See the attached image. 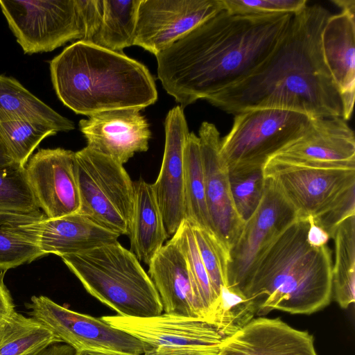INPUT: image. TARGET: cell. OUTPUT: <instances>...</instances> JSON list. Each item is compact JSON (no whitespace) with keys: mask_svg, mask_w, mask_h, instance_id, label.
<instances>
[{"mask_svg":"<svg viewBox=\"0 0 355 355\" xmlns=\"http://www.w3.org/2000/svg\"><path fill=\"white\" fill-rule=\"evenodd\" d=\"M119 234L76 212L40 223L38 246L45 255L76 254L118 241Z\"/></svg>","mask_w":355,"mask_h":355,"instance_id":"obj_22","label":"cell"},{"mask_svg":"<svg viewBox=\"0 0 355 355\" xmlns=\"http://www.w3.org/2000/svg\"><path fill=\"white\" fill-rule=\"evenodd\" d=\"M74 162L78 212L120 236H128L134 182L123 164L87 146L75 152Z\"/></svg>","mask_w":355,"mask_h":355,"instance_id":"obj_7","label":"cell"},{"mask_svg":"<svg viewBox=\"0 0 355 355\" xmlns=\"http://www.w3.org/2000/svg\"><path fill=\"white\" fill-rule=\"evenodd\" d=\"M0 210L28 213L40 210L25 166L16 162L0 166Z\"/></svg>","mask_w":355,"mask_h":355,"instance_id":"obj_33","label":"cell"},{"mask_svg":"<svg viewBox=\"0 0 355 355\" xmlns=\"http://www.w3.org/2000/svg\"><path fill=\"white\" fill-rule=\"evenodd\" d=\"M75 153L61 148L40 149L25 165L37 205L49 218L78 212L80 198Z\"/></svg>","mask_w":355,"mask_h":355,"instance_id":"obj_15","label":"cell"},{"mask_svg":"<svg viewBox=\"0 0 355 355\" xmlns=\"http://www.w3.org/2000/svg\"><path fill=\"white\" fill-rule=\"evenodd\" d=\"M14 120L28 121L56 132L75 128L72 121L44 103L17 80L0 74V123Z\"/></svg>","mask_w":355,"mask_h":355,"instance_id":"obj_25","label":"cell"},{"mask_svg":"<svg viewBox=\"0 0 355 355\" xmlns=\"http://www.w3.org/2000/svg\"><path fill=\"white\" fill-rule=\"evenodd\" d=\"M256 303L235 291L222 286L218 304L209 322L225 337L242 329L257 314Z\"/></svg>","mask_w":355,"mask_h":355,"instance_id":"obj_32","label":"cell"},{"mask_svg":"<svg viewBox=\"0 0 355 355\" xmlns=\"http://www.w3.org/2000/svg\"><path fill=\"white\" fill-rule=\"evenodd\" d=\"M183 163L185 220L214 234L207 205L200 141L194 132L187 137Z\"/></svg>","mask_w":355,"mask_h":355,"instance_id":"obj_26","label":"cell"},{"mask_svg":"<svg viewBox=\"0 0 355 355\" xmlns=\"http://www.w3.org/2000/svg\"><path fill=\"white\" fill-rule=\"evenodd\" d=\"M223 9L232 15L295 14L307 6L306 0H222Z\"/></svg>","mask_w":355,"mask_h":355,"instance_id":"obj_36","label":"cell"},{"mask_svg":"<svg viewBox=\"0 0 355 355\" xmlns=\"http://www.w3.org/2000/svg\"><path fill=\"white\" fill-rule=\"evenodd\" d=\"M332 239V297L342 309H347L355 300V216L340 223Z\"/></svg>","mask_w":355,"mask_h":355,"instance_id":"obj_28","label":"cell"},{"mask_svg":"<svg viewBox=\"0 0 355 355\" xmlns=\"http://www.w3.org/2000/svg\"><path fill=\"white\" fill-rule=\"evenodd\" d=\"M15 162L0 140V166Z\"/></svg>","mask_w":355,"mask_h":355,"instance_id":"obj_43","label":"cell"},{"mask_svg":"<svg viewBox=\"0 0 355 355\" xmlns=\"http://www.w3.org/2000/svg\"><path fill=\"white\" fill-rule=\"evenodd\" d=\"M58 132L26 121L0 123V140L13 161L24 166L40 142Z\"/></svg>","mask_w":355,"mask_h":355,"instance_id":"obj_31","label":"cell"},{"mask_svg":"<svg viewBox=\"0 0 355 355\" xmlns=\"http://www.w3.org/2000/svg\"><path fill=\"white\" fill-rule=\"evenodd\" d=\"M76 350L67 344L55 343L31 355H75Z\"/></svg>","mask_w":355,"mask_h":355,"instance_id":"obj_40","label":"cell"},{"mask_svg":"<svg viewBox=\"0 0 355 355\" xmlns=\"http://www.w3.org/2000/svg\"><path fill=\"white\" fill-rule=\"evenodd\" d=\"M164 129L162 166L152 186L168 238L176 232L185 219L183 157L189 131L182 106H175L168 111Z\"/></svg>","mask_w":355,"mask_h":355,"instance_id":"obj_17","label":"cell"},{"mask_svg":"<svg viewBox=\"0 0 355 355\" xmlns=\"http://www.w3.org/2000/svg\"><path fill=\"white\" fill-rule=\"evenodd\" d=\"M355 14L330 15L321 34L324 62L336 85L343 105V119H350L355 94Z\"/></svg>","mask_w":355,"mask_h":355,"instance_id":"obj_20","label":"cell"},{"mask_svg":"<svg viewBox=\"0 0 355 355\" xmlns=\"http://www.w3.org/2000/svg\"><path fill=\"white\" fill-rule=\"evenodd\" d=\"M55 343L49 329L17 311L0 323V355H31Z\"/></svg>","mask_w":355,"mask_h":355,"instance_id":"obj_30","label":"cell"},{"mask_svg":"<svg viewBox=\"0 0 355 355\" xmlns=\"http://www.w3.org/2000/svg\"><path fill=\"white\" fill-rule=\"evenodd\" d=\"M148 266V275L159 294L163 312L200 318L185 257L173 237L156 253Z\"/></svg>","mask_w":355,"mask_h":355,"instance_id":"obj_21","label":"cell"},{"mask_svg":"<svg viewBox=\"0 0 355 355\" xmlns=\"http://www.w3.org/2000/svg\"><path fill=\"white\" fill-rule=\"evenodd\" d=\"M0 8L25 54L49 52L84 40L78 0H0Z\"/></svg>","mask_w":355,"mask_h":355,"instance_id":"obj_9","label":"cell"},{"mask_svg":"<svg viewBox=\"0 0 355 355\" xmlns=\"http://www.w3.org/2000/svg\"><path fill=\"white\" fill-rule=\"evenodd\" d=\"M219 346L178 351L147 352L143 355H217Z\"/></svg>","mask_w":355,"mask_h":355,"instance_id":"obj_39","label":"cell"},{"mask_svg":"<svg viewBox=\"0 0 355 355\" xmlns=\"http://www.w3.org/2000/svg\"><path fill=\"white\" fill-rule=\"evenodd\" d=\"M270 159L318 167L355 168V137L342 117L312 119L308 130Z\"/></svg>","mask_w":355,"mask_h":355,"instance_id":"obj_16","label":"cell"},{"mask_svg":"<svg viewBox=\"0 0 355 355\" xmlns=\"http://www.w3.org/2000/svg\"><path fill=\"white\" fill-rule=\"evenodd\" d=\"M309 227L307 232V241L313 247L319 248L327 245L330 239L329 234L314 223L311 218H308Z\"/></svg>","mask_w":355,"mask_h":355,"instance_id":"obj_38","label":"cell"},{"mask_svg":"<svg viewBox=\"0 0 355 355\" xmlns=\"http://www.w3.org/2000/svg\"><path fill=\"white\" fill-rule=\"evenodd\" d=\"M75 355H134L128 353L112 352V351H96L84 350L76 352Z\"/></svg>","mask_w":355,"mask_h":355,"instance_id":"obj_42","label":"cell"},{"mask_svg":"<svg viewBox=\"0 0 355 355\" xmlns=\"http://www.w3.org/2000/svg\"><path fill=\"white\" fill-rule=\"evenodd\" d=\"M311 121L304 114L275 108L234 114L230 131L220 141V154L229 172L263 170L274 155L302 136Z\"/></svg>","mask_w":355,"mask_h":355,"instance_id":"obj_6","label":"cell"},{"mask_svg":"<svg viewBox=\"0 0 355 355\" xmlns=\"http://www.w3.org/2000/svg\"><path fill=\"white\" fill-rule=\"evenodd\" d=\"M25 306L30 317L76 352L112 351L143 355L146 351L145 345L139 340L101 318L76 312L46 296L33 295Z\"/></svg>","mask_w":355,"mask_h":355,"instance_id":"obj_10","label":"cell"},{"mask_svg":"<svg viewBox=\"0 0 355 355\" xmlns=\"http://www.w3.org/2000/svg\"><path fill=\"white\" fill-rule=\"evenodd\" d=\"M229 179L235 209L245 222L261 201L266 184L263 170L229 172Z\"/></svg>","mask_w":355,"mask_h":355,"instance_id":"obj_35","label":"cell"},{"mask_svg":"<svg viewBox=\"0 0 355 355\" xmlns=\"http://www.w3.org/2000/svg\"><path fill=\"white\" fill-rule=\"evenodd\" d=\"M330 15L319 4L307 5L294 14L286 35L270 55L247 77L207 101L234 114L275 108L312 119L342 117L341 98L321 47L322 31Z\"/></svg>","mask_w":355,"mask_h":355,"instance_id":"obj_2","label":"cell"},{"mask_svg":"<svg viewBox=\"0 0 355 355\" xmlns=\"http://www.w3.org/2000/svg\"><path fill=\"white\" fill-rule=\"evenodd\" d=\"M293 15L219 11L155 55L163 88L182 107L207 101L258 68L286 35Z\"/></svg>","mask_w":355,"mask_h":355,"instance_id":"obj_1","label":"cell"},{"mask_svg":"<svg viewBox=\"0 0 355 355\" xmlns=\"http://www.w3.org/2000/svg\"><path fill=\"white\" fill-rule=\"evenodd\" d=\"M217 355H318L313 335L280 318H254L225 337Z\"/></svg>","mask_w":355,"mask_h":355,"instance_id":"obj_19","label":"cell"},{"mask_svg":"<svg viewBox=\"0 0 355 355\" xmlns=\"http://www.w3.org/2000/svg\"><path fill=\"white\" fill-rule=\"evenodd\" d=\"M101 318L139 340L146 347L145 352L216 347L225 338L204 319L164 312L144 318L116 315Z\"/></svg>","mask_w":355,"mask_h":355,"instance_id":"obj_13","label":"cell"},{"mask_svg":"<svg viewBox=\"0 0 355 355\" xmlns=\"http://www.w3.org/2000/svg\"><path fill=\"white\" fill-rule=\"evenodd\" d=\"M207 205L214 233L226 251L235 244L244 224L235 209L229 171L220 154V132L204 121L199 128Z\"/></svg>","mask_w":355,"mask_h":355,"instance_id":"obj_14","label":"cell"},{"mask_svg":"<svg viewBox=\"0 0 355 355\" xmlns=\"http://www.w3.org/2000/svg\"><path fill=\"white\" fill-rule=\"evenodd\" d=\"M41 210L17 212L0 210V269L3 272L46 256L38 246Z\"/></svg>","mask_w":355,"mask_h":355,"instance_id":"obj_24","label":"cell"},{"mask_svg":"<svg viewBox=\"0 0 355 355\" xmlns=\"http://www.w3.org/2000/svg\"><path fill=\"white\" fill-rule=\"evenodd\" d=\"M263 173L299 218L315 220L355 193V168L312 166L270 159Z\"/></svg>","mask_w":355,"mask_h":355,"instance_id":"obj_8","label":"cell"},{"mask_svg":"<svg viewBox=\"0 0 355 355\" xmlns=\"http://www.w3.org/2000/svg\"><path fill=\"white\" fill-rule=\"evenodd\" d=\"M309 227L308 219L297 218L252 267L240 293L256 303L257 315L273 310L309 315L330 304L331 252L308 243Z\"/></svg>","mask_w":355,"mask_h":355,"instance_id":"obj_3","label":"cell"},{"mask_svg":"<svg viewBox=\"0 0 355 355\" xmlns=\"http://www.w3.org/2000/svg\"><path fill=\"white\" fill-rule=\"evenodd\" d=\"M140 1L103 0L101 23L90 43L121 53L134 45Z\"/></svg>","mask_w":355,"mask_h":355,"instance_id":"obj_27","label":"cell"},{"mask_svg":"<svg viewBox=\"0 0 355 355\" xmlns=\"http://www.w3.org/2000/svg\"><path fill=\"white\" fill-rule=\"evenodd\" d=\"M171 237L185 257L198 313L200 318L209 322L218 300L213 291L190 223L184 219Z\"/></svg>","mask_w":355,"mask_h":355,"instance_id":"obj_29","label":"cell"},{"mask_svg":"<svg viewBox=\"0 0 355 355\" xmlns=\"http://www.w3.org/2000/svg\"><path fill=\"white\" fill-rule=\"evenodd\" d=\"M16 312L12 297L3 282V273L0 274V323Z\"/></svg>","mask_w":355,"mask_h":355,"instance_id":"obj_37","label":"cell"},{"mask_svg":"<svg viewBox=\"0 0 355 355\" xmlns=\"http://www.w3.org/2000/svg\"><path fill=\"white\" fill-rule=\"evenodd\" d=\"M128 236L131 252L139 261L147 265L168 238L152 184L143 179L134 182L133 209Z\"/></svg>","mask_w":355,"mask_h":355,"instance_id":"obj_23","label":"cell"},{"mask_svg":"<svg viewBox=\"0 0 355 355\" xmlns=\"http://www.w3.org/2000/svg\"><path fill=\"white\" fill-rule=\"evenodd\" d=\"M332 2L340 8L341 11L355 14L354 0H334Z\"/></svg>","mask_w":355,"mask_h":355,"instance_id":"obj_41","label":"cell"},{"mask_svg":"<svg viewBox=\"0 0 355 355\" xmlns=\"http://www.w3.org/2000/svg\"><path fill=\"white\" fill-rule=\"evenodd\" d=\"M50 73L58 98L78 114L142 110L158 97L155 80L144 64L87 42L66 47L50 61Z\"/></svg>","mask_w":355,"mask_h":355,"instance_id":"obj_4","label":"cell"},{"mask_svg":"<svg viewBox=\"0 0 355 355\" xmlns=\"http://www.w3.org/2000/svg\"><path fill=\"white\" fill-rule=\"evenodd\" d=\"M92 296L127 317H151L163 312L148 274L119 241L60 257Z\"/></svg>","mask_w":355,"mask_h":355,"instance_id":"obj_5","label":"cell"},{"mask_svg":"<svg viewBox=\"0 0 355 355\" xmlns=\"http://www.w3.org/2000/svg\"><path fill=\"white\" fill-rule=\"evenodd\" d=\"M191 226L213 291L218 300L221 287L227 286L229 253L214 234Z\"/></svg>","mask_w":355,"mask_h":355,"instance_id":"obj_34","label":"cell"},{"mask_svg":"<svg viewBox=\"0 0 355 355\" xmlns=\"http://www.w3.org/2000/svg\"><path fill=\"white\" fill-rule=\"evenodd\" d=\"M222 10V0H141L134 45L156 55Z\"/></svg>","mask_w":355,"mask_h":355,"instance_id":"obj_12","label":"cell"},{"mask_svg":"<svg viewBox=\"0 0 355 355\" xmlns=\"http://www.w3.org/2000/svg\"><path fill=\"white\" fill-rule=\"evenodd\" d=\"M139 109L126 108L99 112L81 119L78 125L87 147L121 164L136 153L148 150L152 133Z\"/></svg>","mask_w":355,"mask_h":355,"instance_id":"obj_18","label":"cell"},{"mask_svg":"<svg viewBox=\"0 0 355 355\" xmlns=\"http://www.w3.org/2000/svg\"><path fill=\"white\" fill-rule=\"evenodd\" d=\"M265 180L261 201L255 212L244 222L229 254L226 287L238 293L263 252L297 218L294 209L273 184Z\"/></svg>","mask_w":355,"mask_h":355,"instance_id":"obj_11","label":"cell"}]
</instances>
